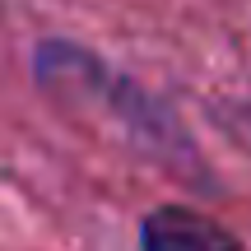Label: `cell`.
<instances>
[{
	"mask_svg": "<svg viewBox=\"0 0 251 251\" xmlns=\"http://www.w3.org/2000/svg\"><path fill=\"white\" fill-rule=\"evenodd\" d=\"M140 251H247L224 224L181 205H163L140 224Z\"/></svg>",
	"mask_w": 251,
	"mask_h": 251,
	"instance_id": "cell-1",
	"label": "cell"
}]
</instances>
